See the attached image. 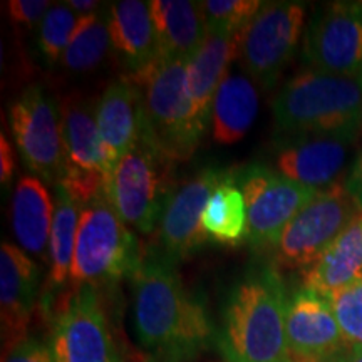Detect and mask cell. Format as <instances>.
I'll return each mask as SVG.
<instances>
[{
  "mask_svg": "<svg viewBox=\"0 0 362 362\" xmlns=\"http://www.w3.org/2000/svg\"><path fill=\"white\" fill-rule=\"evenodd\" d=\"M40 270L22 248L2 243L0 248V307L4 351L27 339L39 292ZM6 354V352H4Z\"/></svg>",
  "mask_w": 362,
  "mask_h": 362,
  "instance_id": "9a60e30c",
  "label": "cell"
},
{
  "mask_svg": "<svg viewBox=\"0 0 362 362\" xmlns=\"http://www.w3.org/2000/svg\"><path fill=\"white\" fill-rule=\"evenodd\" d=\"M131 282L136 337L155 362H189L210 346L214 322L175 265L149 248Z\"/></svg>",
  "mask_w": 362,
  "mask_h": 362,
  "instance_id": "6da1fadb",
  "label": "cell"
},
{
  "mask_svg": "<svg viewBox=\"0 0 362 362\" xmlns=\"http://www.w3.org/2000/svg\"><path fill=\"white\" fill-rule=\"evenodd\" d=\"M228 175L230 170L205 168L175 189L158 226V243L151 250L175 267L197 252L208 240L202 228L203 210Z\"/></svg>",
  "mask_w": 362,
  "mask_h": 362,
  "instance_id": "4fadbf2b",
  "label": "cell"
},
{
  "mask_svg": "<svg viewBox=\"0 0 362 362\" xmlns=\"http://www.w3.org/2000/svg\"><path fill=\"white\" fill-rule=\"evenodd\" d=\"M284 362H296V361H293L292 357H291V359H287V361H284Z\"/></svg>",
  "mask_w": 362,
  "mask_h": 362,
  "instance_id": "8d00e7d4",
  "label": "cell"
},
{
  "mask_svg": "<svg viewBox=\"0 0 362 362\" xmlns=\"http://www.w3.org/2000/svg\"><path fill=\"white\" fill-rule=\"evenodd\" d=\"M51 6L47 0H11L7 4V12L13 24L33 29L42 22Z\"/></svg>",
  "mask_w": 362,
  "mask_h": 362,
  "instance_id": "4dcf8cb0",
  "label": "cell"
},
{
  "mask_svg": "<svg viewBox=\"0 0 362 362\" xmlns=\"http://www.w3.org/2000/svg\"><path fill=\"white\" fill-rule=\"evenodd\" d=\"M67 6H69L72 11L78 13V17H86V16H90V13L101 11V4L96 2V0H69V2H66Z\"/></svg>",
  "mask_w": 362,
  "mask_h": 362,
  "instance_id": "e575fe53",
  "label": "cell"
},
{
  "mask_svg": "<svg viewBox=\"0 0 362 362\" xmlns=\"http://www.w3.org/2000/svg\"><path fill=\"white\" fill-rule=\"evenodd\" d=\"M111 47L121 57L129 74L151 66L161 57L156 29L148 2L121 0L107 8Z\"/></svg>",
  "mask_w": 362,
  "mask_h": 362,
  "instance_id": "d6986e66",
  "label": "cell"
},
{
  "mask_svg": "<svg viewBox=\"0 0 362 362\" xmlns=\"http://www.w3.org/2000/svg\"><path fill=\"white\" fill-rule=\"evenodd\" d=\"M296 362H315V361H296Z\"/></svg>",
  "mask_w": 362,
  "mask_h": 362,
  "instance_id": "74e56055",
  "label": "cell"
},
{
  "mask_svg": "<svg viewBox=\"0 0 362 362\" xmlns=\"http://www.w3.org/2000/svg\"><path fill=\"white\" fill-rule=\"evenodd\" d=\"M54 362H121L98 288L76 287L52 315Z\"/></svg>",
  "mask_w": 362,
  "mask_h": 362,
  "instance_id": "9c48e42d",
  "label": "cell"
},
{
  "mask_svg": "<svg viewBox=\"0 0 362 362\" xmlns=\"http://www.w3.org/2000/svg\"><path fill=\"white\" fill-rule=\"evenodd\" d=\"M96 121L111 173L141 139V103L138 88L128 76L104 89L96 104Z\"/></svg>",
  "mask_w": 362,
  "mask_h": 362,
  "instance_id": "e0dca14e",
  "label": "cell"
},
{
  "mask_svg": "<svg viewBox=\"0 0 362 362\" xmlns=\"http://www.w3.org/2000/svg\"><path fill=\"white\" fill-rule=\"evenodd\" d=\"M346 188L362 211V151L354 163V166H352L349 178L346 181Z\"/></svg>",
  "mask_w": 362,
  "mask_h": 362,
  "instance_id": "836d02e7",
  "label": "cell"
},
{
  "mask_svg": "<svg viewBox=\"0 0 362 362\" xmlns=\"http://www.w3.org/2000/svg\"><path fill=\"white\" fill-rule=\"evenodd\" d=\"M61 126L67 168L84 173L110 175L106 151L96 121V106L78 96L66 98L61 104Z\"/></svg>",
  "mask_w": 362,
  "mask_h": 362,
  "instance_id": "44dd1931",
  "label": "cell"
},
{
  "mask_svg": "<svg viewBox=\"0 0 362 362\" xmlns=\"http://www.w3.org/2000/svg\"><path fill=\"white\" fill-rule=\"evenodd\" d=\"M187 66V59L160 57L128 74L141 103V141L173 163L189 160L206 129L188 96Z\"/></svg>",
  "mask_w": 362,
  "mask_h": 362,
  "instance_id": "3957f363",
  "label": "cell"
},
{
  "mask_svg": "<svg viewBox=\"0 0 362 362\" xmlns=\"http://www.w3.org/2000/svg\"><path fill=\"white\" fill-rule=\"evenodd\" d=\"M247 205L233 181V170L208 200L202 215V228L211 242L235 245L247 237Z\"/></svg>",
  "mask_w": 362,
  "mask_h": 362,
  "instance_id": "484cf974",
  "label": "cell"
},
{
  "mask_svg": "<svg viewBox=\"0 0 362 362\" xmlns=\"http://www.w3.org/2000/svg\"><path fill=\"white\" fill-rule=\"evenodd\" d=\"M361 214L346 185L334 183L296 215L279 242L275 259L285 269H310Z\"/></svg>",
  "mask_w": 362,
  "mask_h": 362,
  "instance_id": "ba28073f",
  "label": "cell"
},
{
  "mask_svg": "<svg viewBox=\"0 0 362 362\" xmlns=\"http://www.w3.org/2000/svg\"><path fill=\"white\" fill-rule=\"evenodd\" d=\"M332 362H362V346L351 342L341 354L332 357Z\"/></svg>",
  "mask_w": 362,
  "mask_h": 362,
  "instance_id": "d590c367",
  "label": "cell"
},
{
  "mask_svg": "<svg viewBox=\"0 0 362 362\" xmlns=\"http://www.w3.org/2000/svg\"><path fill=\"white\" fill-rule=\"evenodd\" d=\"M81 206L61 183L54 187V221L49 240V284L62 287L71 280Z\"/></svg>",
  "mask_w": 362,
  "mask_h": 362,
  "instance_id": "d4e9b609",
  "label": "cell"
},
{
  "mask_svg": "<svg viewBox=\"0 0 362 362\" xmlns=\"http://www.w3.org/2000/svg\"><path fill=\"white\" fill-rule=\"evenodd\" d=\"M144 259L138 238L117 216L106 192L81 206L71 285L99 288L133 277Z\"/></svg>",
  "mask_w": 362,
  "mask_h": 362,
  "instance_id": "5b68a950",
  "label": "cell"
},
{
  "mask_svg": "<svg viewBox=\"0 0 362 362\" xmlns=\"http://www.w3.org/2000/svg\"><path fill=\"white\" fill-rule=\"evenodd\" d=\"M285 334L291 354L302 361L332 359L351 344L329 298L305 287L288 298Z\"/></svg>",
  "mask_w": 362,
  "mask_h": 362,
  "instance_id": "5bb4252c",
  "label": "cell"
},
{
  "mask_svg": "<svg viewBox=\"0 0 362 362\" xmlns=\"http://www.w3.org/2000/svg\"><path fill=\"white\" fill-rule=\"evenodd\" d=\"M359 81H361V86H362V72H361V76H359Z\"/></svg>",
  "mask_w": 362,
  "mask_h": 362,
  "instance_id": "f35d334b",
  "label": "cell"
},
{
  "mask_svg": "<svg viewBox=\"0 0 362 362\" xmlns=\"http://www.w3.org/2000/svg\"><path fill=\"white\" fill-rule=\"evenodd\" d=\"M233 181L245 198V240L253 248L275 247L287 225L320 192L285 178L264 165L233 170Z\"/></svg>",
  "mask_w": 362,
  "mask_h": 362,
  "instance_id": "52a82bcc",
  "label": "cell"
},
{
  "mask_svg": "<svg viewBox=\"0 0 362 362\" xmlns=\"http://www.w3.org/2000/svg\"><path fill=\"white\" fill-rule=\"evenodd\" d=\"M173 165L139 139L106 178V197L126 225L149 235L160 226L175 193Z\"/></svg>",
  "mask_w": 362,
  "mask_h": 362,
  "instance_id": "8992f818",
  "label": "cell"
},
{
  "mask_svg": "<svg viewBox=\"0 0 362 362\" xmlns=\"http://www.w3.org/2000/svg\"><path fill=\"white\" fill-rule=\"evenodd\" d=\"M327 298L347 341L362 346V282L332 293Z\"/></svg>",
  "mask_w": 362,
  "mask_h": 362,
  "instance_id": "f546056e",
  "label": "cell"
},
{
  "mask_svg": "<svg viewBox=\"0 0 362 362\" xmlns=\"http://www.w3.org/2000/svg\"><path fill=\"white\" fill-rule=\"evenodd\" d=\"M259 112V94L253 81L242 74H228L211 104V136L220 144H233L250 131Z\"/></svg>",
  "mask_w": 362,
  "mask_h": 362,
  "instance_id": "cb8c5ba5",
  "label": "cell"
},
{
  "mask_svg": "<svg viewBox=\"0 0 362 362\" xmlns=\"http://www.w3.org/2000/svg\"><path fill=\"white\" fill-rule=\"evenodd\" d=\"M354 138L342 136H315L293 139L279 153L277 171L285 178L324 189L337 183L339 175L346 166Z\"/></svg>",
  "mask_w": 362,
  "mask_h": 362,
  "instance_id": "2e32d148",
  "label": "cell"
},
{
  "mask_svg": "<svg viewBox=\"0 0 362 362\" xmlns=\"http://www.w3.org/2000/svg\"><path fill=\"white\" fill-rule=\"evenodd\" d=\"M16 171V158L11 143L7 141L6 134L0 136V183L8 185Z\"/></svg>",
  "mask_w": 362,
  "mask_h": 362,
  "instance_id": "d6a6232c",
  "label": "cell"
},
{
  "mask_svg": "<svg viewBox=\"0 0 362 362\" xmlns=\"http://www.w3.org/2000/svg\"><path fill=\"white\" fill-rule=\"evenodd\" d=\"M79 17L66 2L54 4L37 29V47L49 64H56L64 56Z\"/></svg>",
  "mask_w": 362,
  "mask_h": 362,
  "instance_id": "83f0119b",
  "label": "cell"
},
{
  "mask_svg": "<svg viewBox=\"0 0 362 362\" xmlns=\"http://www.w3.org/2000/svg\"><path fill=\"white\" fill-rule=\"evenodd\" d=\"M12 228L22 250L47 257L54 221V200L37 176H22L12 194Z\"/></svg>",
  "mask_w": 362,
  "mask_h": 362,
  "instance_id": "7402d4cb",
  "label": "cell"
},
{
  "mask_svg": "<svg viewBox=\"0 0 362 362\" xmlns=\"http://www.w3.org/2000/svg\"><path fill=\"white\" fill-rule=\"evenodd\" d=\"M111 47L107 11H98L79 17L78 27L67 45L61 62L69 71H90L103 62Z\"/></svg>",
  "mask_w": 362,
  "mask_h": 362,
  "instance_id": "4316f807",
  "label": "cell"
},
{
  "mask_svg": "<svg viewBox=\"0 0 362 362\" xmlns=\"http://www.w3.org/2000/svg\"><path fill=\"white\" fill-rule=\"evenodd\" d=\"M4 362H54L49 344L37 337H27L4 354Z\"/></svg>",
  "mask_w": 362,
  "mask_h": 362,
  "instance_id": "1f68e13d",
  "label": "cell"
},
{
  "mask_svg": "<svg viewBox=\"0 0 362 362\" xmlns=\"http://www.w3.org/2000/svg\"><path fill=\"white\" fill-rule=\"evenodd\" d=\"M312 71L359 78L362 72V2H330L317 8L304 39Z\"/></svg>",
  "mask_w": 362,
  "mask_h": 362,
  "instance_id": "7c38bea8",
  "label": "cell"
},
{
  "mask_svg": "<svg viewBox=\"0 0 362 362\" xmlns=\"http://www.w3.org/2000/svg\"><path fill=\"white\" fill-rule=\"evenodd\" d=\"M242 33L208 29L203 44L188 59V96L206 124L210 123L211 104L216 90L230 74L228 69L232 62L242 52Z\"/></svg>",
  "mask_w": 362,
  "mask_h": 362,
  "instance_id": "ac0fdd59",
  "label": "cell"
},
{
  "mask_svg": "<svg viewBox=\"0 0 362 362\" xmlns=\"http://www.w3.org/2000/svg\"><path fill=\"white\" fill-rule=\"evenodd\" d=\"M148 6L161 57L188 61L198 51L208 33L200 2L151 0Z\"/></svg>",
  "mask_w": 362,
  "mask_h": 362,
  "instance_id": "603a6c76",
  "label": "cell"
},
{
  "mask_svg": "<svg viewBox=\"0 0 362 362\" xmlns=\"http://www.w3.org/2000/svg\"><path fill=\"white\" fill-rule=\"evenodd\" d=\"M274 119L288 141L315 136L356 139L362 128L361 81L319 71L297 74L275 98Z\"/></svg>",
  "mask_w": 362,
  "mask_h": 362,
  "instance_id": "277c9868",
  "label": "cell"
},
{
  "mask_svg": "<svg viewBox=\"0 0 362 362\" xmlns=\"http://www.w3.org/2000/svg\"><path fill=\"white\" fill-rule=\"evenodd\" d=\"M288 297L277 269L248 272L226 298L216 337L226 362H284L291 359L285 315Z\"/></svg>",
  "mask_w": 362,
  "mask_h": 362,
  "instance_id": "7a4b0ae2",
  "label": "cell"
},
{
  "mask_svg": "<svg viewBox=\"0 0 362 362\" xmlns=\"http://www.w3.org/2000/svg\"><path fill=\"white\" fill-rule=\"evenodd\" d=\"M206 29L242 33L264 6L260 0H205L200 2Z\"/></svg>",
  "mask_w": 362,
  "mask_h": 362,
  "instance_id": "f1b7e54d",
  "label": "cell"
},
{
  "mask_svg": "<svg viewBox=\"0 0 362 362\" xmlns=\"http://www.w3.org/2000/svg\"><path fill=\"white\" fill-rule=\"evenodd\" d=\"M362 282V211L304 274V287L324 297Z\"/></svg>",
  "mask_w": 362,
  "mask_h": 362,
  "instance_id": "ffe728a7",
  "label": "cell"
},
{
  "mask_svg": "<svg viewBox=\"0 0 362 362\" xmlns=\"http://www.w3.org/2000/svg\"><path fill=\"white\" fill-rule=\"evenodd\" d=\"M11 128L27 170L47 185H59L67 170L61 111L39 84L29 86L11 106Z\"/></svg>",
  "mask_w": 362,
  "mask_h": 362,
  "instance_id": "30bf717a",
  "label": "cell"
},
{
  "mask_svg": "<svg viewBox=\"0 0 362 362\" xmlns=\"http://www.w3.org/2000/svg\"><path fill=\"white\" fill-rule=\"evenodd\" d=\"M305 4L264 2L242 33V64L250 79L272 89L292 61L302 37Z\"/></svg>",
  "mask_w": 362,
  "mask_h": 362,
  "instance_id": "8fae6325",
  "label": "cell"
}]
</instances>
